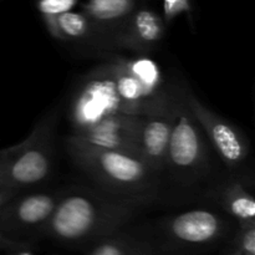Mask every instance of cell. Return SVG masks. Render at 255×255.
I'll return each mask as SVG.
<instances>
[{"mask_svg":"<svg viewBox=\"0 0 255 255\" xmlns=\"http://www.w3.org/2000/svg\"><path fill=\"white\" fill-rule=\"evenodd\" d=\"M157 198V194L124 196L97 187L62 189L56 208L45 224L55 236L74 241L117 226Z\"/></svg>","mask_w":255,"mask_h":255,"instance_id":"cell-1","label":"cell"},{"mask_svg":"<svg viewBox=\"0 0 255 255\" xmlns=\"http://www.w3.org/2000/svg\"><path fill=\"white\" fill-rule=\"evenodd\" d=\"M70 158L97 188L124 196L157 194L162 176L137 154L95 146L76 136L66 141Z\"/></svg>","mask_w":255,"mask_h":255,"instance_id":"cell-2","label":"cell"},{"mask_svg":"<svg viewBox=\"0 0 255 255\" xmlns=\"http://www.w3.org/2000/svg\"><path fill=\"white\" fill-rule=\"evenodd\" d=\"M57 110L49 112L16 146L0 149V184L17 192L42 186L54 169Z\"/></svg>","mask_w":255,"mask_h":255,"instance_id":"cell-3","label":"cell"},{"mask_svg":"<svg viewBox=\"0 0 255 255\" xmlns=\"http://www.w3.org/2000/svg\"><path fill=\"white\" fill-rule=\"evenodd\" d=\"M209 142L197 120L189 111L183 90L173 94L172 126L167 149L166 168L173 179L186 186L203 178L209 169Z\"/></svg>","mask_w":255,"mask_h":255,"instance_id":"cell-4","label":"cell"},{"mask_svg":"<svg viewBox=\"0 0 255 255\" xmlns=\"http://www.w3.org/2000/svg\"><path fill=\"white\" fill-rule=\"evenodd\" d=\"M109 66L122 114L146 115L171 100L173 90L166 89L158 65L146 55L119 57Z\"/></svg>","mask_w":255,"mask_h":255,"instance_id":"cell-5","label":"cell"},{"mask_svg":"<svg viewBox=\"0 0 255 255\" xmlns=\"http://www.w3.org/2000/svg\"><path fill=\"white\" fill-rule=\"evenodd\" d=\"M183 97L224 166L233 173L242 171L251 157V144L243 132L228 120L212 111L191 91L183 89Z\"/></svg>","mask_w":255,"mask_h":255,"instance_id":"cell-6","label":"cell"},{"mask_svg":"<svg viewBox=\"0 0 255 255\" xmlns=\"http://www.w3.org/2000/svg\"><path fill=\"white\" fill-rule=\"evenodd\" d=\"M120 112L111 70L109 64L102 65L85 77L72 99L70 120L74 134H80L102 120Z\"/></svg>","mask_w":255,"mask_h":255,"instance_id":"cell-7","label":"cell"},{"mask_svg":"<svg viewBox=\"0 0 255 255\" xmlns=\"http://www.w3.org/2000/svg\"><path fill=\"white\" fill-rule=\"evenodd\" d=\"M173 94L168 104L163 107L149 114L141 115L137 132V154L159 176H163L166 168L167 149L172 126Z\"/></svg>","mask_w":255,"mask_h":255,"instance_id":"cell-8","label":"cell"},{"mask_svg":"<svg viewBox=\"0 0 255 255\" xmlns=\"http://www.w3.org/2000/svg\"><path fill=\"white\" fill-rule=\"evenodd\" d=\"M166 36V21L151 6L142 2L115 39L112 47L138 55L154 51Z\"/></svg>","mask_w":255,"mask_h":255,"instance_id":"cell-9","label":"cell"},{"mask_svg":"<svg viewBox=\"0 0 255 255\" xmlns=\"http://www.w3.org/2000/svg\"><path fill=\"white\" fill-rule=\"evenodd\" d=\"M146 0H87L82 12L91 26L92 42L112 47L134 10Z\"/></svg>","mask_w":255,"mask_h":255,"instance_id":"cell-10","label":"cell"},{"mask_svg":"<svg viewBox=\"0 0 255 255\" xmlns=\"http://www.w3.org/2000/svg\"><path fill=\"white\" fill-rule=\"evenodd\" d=\"M60 191H26L16 194L0 209V229L45 224L56 208Z\"/></svg>","mask_w":255,"mask_h":255,"instance_id":"cell-11","label":"cell"},{"mask_svg":"<svg viewBox=\"0 0 255 255\" xmlns=\"http://www.w3.org/2000/svg\"><path fill=\"white\" fill-rule=\"evenodd\" d=\"M139 119L141 115H127L120 112L102 120L86 131L76 134V137L95 146L137 154Z\"/></svg>","mask_w":255,"mask_h":255,"instance_id":"cell-12","label":"cell"},{"mask_svg":"<svg viewBox=\"0 0 255 255\" xmlns=\"http://www.w3.org/2000/svg\"><path fill=\"white\" fill-rule=\"evenodd\" d=\"M171 233L186 243H206L219 234L222 221L208 209H192L174 217L169 223Z\"/></svg>","mask_w":255,"mask_h":255,"instance_id":"cell-13","label":"cell"},{"mask_svg":"<svg viewBox=\"0 0 255 255\" xmlns=\"http://www.w3.org/2000/svg\"><path fill=\"white\" fill-rule=\"evenodd\" d=\"M216 198L234 218L246 224H253L255 217L254 197L242 181L233 178L222 186L217 192Z\"/></svg>","mask_w":255,"mask_h":255,"instance_id":"cell-14","label":"cell"},{"mask_svg":"<svg viewBox=\"0 0 255 255\" xmlns=\"http://www.w3.org/2000/svg\"><path fill=\"white\" fill-rule=\"evenodd\" d=\"M46 29L55 39L67 42H92L90 22L82 11L62 12L56 16L42 17Z\"/></svg>","mask_w":255,"mask_h":255,"instance_id":"cell-15","label":"cell"},{"mask_svg":"<svg viewBox=\"0 0 255 255\" xmlns=\"http://www.w3.org/2000/svg\"><path fill=\"white\" fill-rule=\"evenodd\" d=\"M76 4L77 0H37L36 6L42 17H49L70 11Z\"/></svg>","mask_w":255,"mask_h":255,"instance_id":"cell-16","label":"cell"},{"mask_svg":"<svg viewBox=\"0 0 255 255\" xmlns=\"http://www.w3.org/2000/svg\"><path fill=\"white\" fill-rule=\"evenodd\" d=\"M189 0H164V21L169 22L181 12L188 11Z\"/></svg>","mask_w":255,"mask_h":255,"instance_id":"cell-17","label":"cell"},{"mask_svg":"<svg viewBox=\"0 0 255 255\" xmlns=\"http://www.w3.org/2000/svg\"><path fill=\"white\" fill-rule=\"evenodd\" d=\"M243 248L248 253H255V231L253 227H249L243 234Z\"/></svg>","mask_w":255,"mask_h":255,"instance_id":"cell-18","label":"cell"},{"mask_svg":"<svg viewBox=\"0 0 255 255\" xmlns=\"http://www.w3.org/2000/svg\"><path fill=\"white\" fill-rule=\"evenodd\" d=\"M92 255H122V251L115 243H106L99 247Z\"/></svg>","mask_w":255,"mask_h":255,"instance_id":"cell-19","label":"cell"},{"mask_svg":"<svg viewBox=\"0 0 255 255\" xmlns=\"http://www.w3.org/2000/svg\"><path fill=\"white\" fill-rule=\"evenodd\" d=\"M19 193H21V192L14 191V189H10L7 188V187H4L0 184V209H1L10 199L14 198V197Z\"/></svg>","mask_w":255,"mask_h":255,"instance_id":"cell-20","label":"cell"}]
</instances>
